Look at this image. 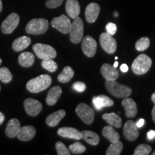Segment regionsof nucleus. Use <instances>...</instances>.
<instances>
[{
    "label": "nucleus",
    "mask_w": 155,
    "mask_h": 155,
    "mask_svg": "<svg viewBox=\"0 0 155 155\" xmlns=\"http://www.w3.org/2000/svg\"><path fill=\"white\" fill-rule=\"evenodd\" d=\"M52 83V78L49 75H40L31 79L26 85L27 89L33 94L40 93L47 89Z\"/></svg>",
    "instance_id": "nucleus-1"
},
{
    "label": "nucleus",
    "mask_w": 155,
    "mask_h": 155,
    "mask_svg": "<svg viewBox=\"0 0 155 155\" xmlns=\"http://www.w3.org/2000/svg\"><path fill=\"white\" fill-rule=\"evenodd\" d=\"M105 86L108 91L117 98H127L132 92L130 87L120 84L116 81H106Z\"/></svg>",
    "instance_id": "nucleus-2"
},
{
    "label": "nucleus",
    "mask_w": 155,
    "mask_h": 155,
    "mask_svg": "<svg viewBox=\"0 0 155 155\" xmlns=\"http://www.w3.org/2000/svg\"><path fill=\"white\" fill-rule=\"evenodd\" d=\"M152 63V59L148 55L141 54L134 61L131 70L137 75L145 74L150 69Z\"/></svg>",
    "instance_id": "nucleus-3"
},
{
    "label": "nucleus",
    "mask_w": 155,
    "mask_h": 155,
    "mask_svg": "<svg viewBox=\"0 0 155 155\" xmlns=\"http://www.w3.org/2000/svg\"><path fill=\"white\" fill-rule=\"evenodd\" d=\"M49 23L47 19L43 18L32 19L26 25V32L31 35H42L47 32Z\"/></svg>",
    "instance_id": "nucleus-4"
},
{
    "label": "nucleus",
    "mask_w": 155,
    "mask_h": 155,
    "mask_svg": "<svg viewBox=\"0 0 155 155\" xmlns=\"http://www.w3.org/2000/svg\"><path fill=\"white\" fill-rule=\"evenodd\" d=\"M32 50L35 55L41 60L54 59L57 55L56 50L48 45L37 43L34 45Z\"/></svg>",
    "instance_id": "nucleus-5"
},
{
    "label": "nucleus",
    "mask_w": 155,
    "mask_h": 155,
    "mask_svg": "<svg viewBox=\"0 0 155 155\" xmlns=\"http://www.w3.org/2000/svg\"><path fill=\"white\" fill-rule=\"evenodd\" d=\"M83 31L84 28L82 19L77 17L74 19V21L71 25V28L69 32L71 41L75 44L81 42L83 38Z\"/></svg>",
    "instance_id": "nucleus-6"
},
{
    "label": "nucleus",
    "mask_w": 155,
    "mask_h": 155,
    "mask_svg": "<svg viewBox=\"0 0 155 155\" xmlns=\"http://www.w3.org/2000/svg\"><path fill=\"white\" fill-rule=\"evenodd\" d=\"M76 114L79 118L86 124L90 125L94 122V111L90 106L86 104H80L78 105L75 109Z\"/></svg>",
    "instance_id": "nucleus-7"
},
{
    "label": "nucleus",
    "mask_w": 155,
    "mask_h": 155,
    "mask_svg": "<svg viewBox=\"0 0 155 155\" xmlns=\"http://www.w3.org/2000/svg\"><path fill=\"white\" fill-rule=\"evenodd\" d=\"M71 25L72 23L71 22L70 19L65 15L55 17L51 21L52 27L63 34L69 33L71 28Z\"/></svg>",
    "instance_id": "nucleus-8"
},
{
    "label": "nucleus",
    "mask_w": 155,
    "mask_h": 155,
    "mask_svg": "<svg viewBox=\"0 0 155 155\" xmlns=\"http://www.w3.org/2000/svg\"><path fill=\"white\" fill-rule=\"evenodd\" d=\"M100 44L103 50L108 54H113L117 48V43L112 35L107 32H104L100 35Z\"/></svg>",
    "instance_id": "nucleus-9"
},
{
    "label": "nucleus",
    "mask_w": 155,
    "mask_h": 155,
    "mask_svg": "<svg viewBox=\"0 0 155 155\" xmlns=\"http://www.w3.org/2000/svg\"><path fill=\"white\" fill-rule=\"evenodd\" d=\"M19 22V16L17 13H11L2 23L1 30L4 34H11Z\"/></svg>",
    "instance_id": "nucleus-10"
},
{
    "label": "nucleus",
    "mask_w": 155,
    "mask_h": 155,
    "mask_svg": "<svg viewBox=\"0 0 155 155\" xmlns=\"http://www.w3.org/2000/svg\"><path fill=\"white\" fill-rule=\"evenodd\" d=\"M81 48H82L83 53L87 57L92 58L96 53L97 42L92 37L88 35L83 40Z\"/></svg>",
    "instance_id": "nucleus-11"
},
{
    "label": "nucleus",
    "mask_w": 155,
    "mask_h": 155,
    "mask_svg": "<svg viewBox=\"0 0 155 155\" xmlns=\"http://www.w3.org/2000/svg\"><path fill=\"white\" fill-rule=\"evenodd\" d=\"M24 106L26 113L31 116H36L42 109V105L38 100L27 98L24 101Z\"/></svg>",
    "instance_id": "nucleus-12"
},
{
    "label": "nucleus",
    "mask_w": 155,
    "mask_h": 155,
    "mask_svg": "<svg viewBox=\"0 0 155 155\" xmlns=\"http://www.w3.org/2000/svg\"><path fill=\"white\" fill-rule=\"evenodd\" d=\"M139 128L134 121L129 120L126 122L124 127V134L129 141H134L139 137Z\"/></svg>",
    "instance_id": "nucleus-13"
},
{
    "label": "nucleus",
    "mask_w": 155,
    "mask_h": 155,
    "mask_svg": "<svg viewBox=\"0 0 155 155\" xmlns=\"http://www.w3.org/2000/svg\"><path fill=\"white\" fill-rule=\"evenodd\" d=\"M101 73L106 81H116L119 76L116 68L108 63H104L101 68Z\"/></svg>",
    "instance_id": "nucleus-14"
},
{
    "label": "nucleus",
    "mask_w": 155,
    "mask_h": 155,
    "mask_svg": "<svg viewBox=\"0 0 155 155\" xmlns=\"http://www.w3.org/2000/svg\"><path fill=\"white\" fill-rule=\"evenodd\" d=\"M100 12V7L97 3H90L87 6L85 11L86 21L89 23H94L98 18Z\"/></svg>",
    "instance_id": "nucleus-15"
},
{
    "label": "nucleus",
    "mask_w": 155,
    "mask_h": 155,
    "mask_svg": "<svg viewBox=\"0 0 155 155\" xmlns=\"http://www.w3.org/2000/svg\"><path fill=\"white\" fill-rule=\"evenodd\" d=\"M92 102L96 109L98 110V111L101 110L103 108L112 106L114 104L113 100L111 99L109 97L105 96V95H99V96L94 97Z\"/></svg>",
    "instance_id": "nucleus-16"
},
{
    "label": "nucleus",
    "mask_w": 155,
    "mask_h": 155,
    "mask_svg": "<svg viewBox=\"0 0 155 155\" xmlns=\"http://www.w3.org/2000/svg\"><path fill=\"white\" fill-rule=\"evenodd\" d=\"M36 134L35 128L32 126H25L21 127L17 137L20 141H28L32 139Z\"/></svg>",
    "instance_id": "nucleus-17"
},
{
    "label": "nucleus",
    "mask_w": 155,
    "mask_h": 155,
    "mask_svg": "<svg viewBox=\"0 0 155 155\" xmlns=\"http://www.w3.org/2000/svg\"><path fill=\"white\" fill-rule=\"evenodd\" d=\"M58 135L65 138L73 139L79 140L82 139L81 132H80L78 129L72 127H61L58 130Z\"/></svg>",
    "instance_id": "nucleus-18"
},
{
    "label": "nucleus",
    "mask_w": 155,
    "mask_h": 155,
    "mask_svg": "<svg viewBox=\"0 0 155 155\" xmlns=\"http://www.w3.org/2000/svg\"><path fill=\"white\" fill-rule=\"evenodd\" d=\"M121 105L125 109V115L128 118H133L137 114V104L131 98H126L122 101Z\"/></svg>",
    "instance_id": "nucleus-19"
},
{
    "label": "nucleus",
    "mask_w": 155,
    "mask_h": 155,
    "mask_svg": "<svg viewBox=\"0 0 155 155\" xmlns=\"http://www.w3.org/2000/svg\"><path fill=\"white\" fill-rule=\"evenodd\" d=\"M65 10L71 18L75 19L78 17L81 12V7L78 0H67Z\"/></svg>",
    "instance_id": "nucleus-20"
},
{
    "label": "nucleus",
    "mask_w": 155,
    "mask_h": 155,
    "mask_svg": "<svg viewBox=\"0 0 155 155\" xmlns=\"http://www.w3.org/2000/svg\"><path fill=\"white\" fill-rule=\"evenodd\" d=\"M21 128L20 122L17 119L9 120L5 129V134L9 138H15L17 137L19 129Z\"/></svg>",
    "instance_id": "nucleus-21"
},
{
    "label": "nucleus",
    "mask_w": 155,
    "mask_h": 155,
    "mask_svg": "<svg viewBox=\"0 0 155 155\" xmlns=\"http://www.w3.org/2000/svg\"><path fill=\"white\" fill-rule=\"evenodd\" d=\"M62 94V88L60 86H55L52 88L48 93L46 97V103L48 106H54Z\"/></svg>",
    "instance_id": "nucleus-22"
},
{
    "label": "nucleus",
    "mask_w": 155,
    "mask_h": 155,
    "mask_svg": "<svg viewBox=\"0 0 155 155\" xmlns=\"http://www.w3.org/2000/svg\"><path fill=\"white\" fill-rule=\"evenodd\" d=\"M65 114H66V112L65 110H59V111L54 112L46 118V124L50 127H55L65 117Z\"/></svg>",
    "instance_id": "nucleus-23"
},
{
    "label": "nucleus",
    "mask_w": 155,
    "mask_h": 155,
    "mask_svg": "<svg viewBox=\"0 0 155 155\" xmlns=\"http://www.w3.org/2000/svg\"><path fill=\"white\" fill-rule=\"evenodd\" d=\"M31 43V39L28 36H22L17 38L13 42L12 48L15 51L19 52L26 49Z\"/></svg>",
    "instance_id": "nucleus-24"
},
{
    "label": "nucleus",
    "mask_w": 155,
    "mask_h": 155,
    "mask_svg": "<svg viewBox=\"0 0 155 155\" xmlns=\"http://www.w3.org/2000/svg\"><path fill=\"white\" fill-rule=\"evenodd\" d=\"M18 62L21 66L30 68L35 63V55L30 52H24L19 55Z\"/></svg>",
    "instance_id": "nucleus-25"
},
{
    "label": "nucleus",
    "mask_w": 155,
    "mask_h": 155,
    "mask_svg": "<svg viewBox=\"0 0 155 155\" xmlns=\"http://www.w3.org/2000/svg\"><path fill=\"white\" fill-rule=\"evenodd\" d=\"M102 134L111 143L116 142L120 139L119 134L111 126H106L103 129Z\"/></svg>",
    "instance_id": "nucleus-26"
},
{
    "label": "nucleus",
    "mask_w": 155,
    "mask_h": 155,
    "mask_svg": "<svg viewBox=\"0 0 155 155\" xmlns=\"http://www.w3.org/2000/svg\"><path fill=\"white\" fill-rule=\"evenodd\" d=\"M102 118L110 126H113V127L117 128V129H119L121 127L122 121L121 117L115 113L105 114L103 115Z\"/></svg>",
    "instance_id": "nucleus-27"
},
{
    "label": "nucleus",
    "mask_w": 155,
    "mask_h": 155,
    "mask_svg": "<svg viewBox=\"0 0 155 155\" xmlns=\"http://www.w3.org/2000/svg\"><path fill=\"white\" fill-rule=\"evenodd\" d=\"M82 135V139H84L87 143L89 144L93 145V146H96L98 144L100 141L99 136L96 133L91 131H83L81 132Z\"/></svg>",
    "instance_id": "nucleus-28"
},
{
    "label": "nucleus",
    "mask_w": 155,
    "mask_h": 155,
    "mask_svg": "<svg viewBox=\"0 0 155 155\" xmlns=\"http://www.w3.org/2000/svg\"><path fill=\"white\" fill-rule=\"evenodd\" d=\"M73 75H74V71L72 68L66 66L64 68L62 72L58 75V80L62 83H68L73 78Z\"/></svg>",
    "instance_id": "nucleus-29"
},
{
    "label": "nucleus",
    "mask_w": 155,
    "mask_h": 155,
    "mask_svg": "<svg viewBox=\"0 0 155 155\" xmlns=\"http://www.w3.org/2000/svg\"><path fill=\"white\" fill-rule=\"evenodd\" d=\"M123 150V144L119 140L116 142L111 143V145L108 147L106 150V155H119Z\"/></svg>",
    "instance_id": "nucleus-30"
},
{
    "label": "nucleus",
    "mask_w": 155,
    "mask_h": 155,
    "mask_svg": "<svg viewBox=\"0 0 155 155\" xmlns=\"http://www.w3.org/2000/svg\"><path fill=\"white\" fill-rule=\"evenodd\" d=\"M41 65L43 68L47 70L50 73L55 72L58 69V64L53 61V59L42 60Z\"/></svg>",
    "instance_id": "nucleus-31"
},
{
    "label": "nucleus",
    "mask_w": 155,
    "mask_h": 155,
    "mask_svg": "<svg viewBox=\"0 0 155 155\" xmlns=\"http://www.w3.org/2000/svg\"><path fill=\"white\" fill-rule=\"evenodd\" d=\"M12 80V75L10 71L6 67L0 68V81L5 83H9Z\"/></svg>",
    "instance_id": "nucleus-32"
},
{
    "label": "nucleus",
    "mask_w": 155,
    "mask_h": 155,
    "mask_svg": "<svg viewBox=\"0 0 155 155\" xmlns=\"http://www.w3.org/2000/svg\"><path fill=\"white\" fill-rule=\"evenodd\" d=\"M150 39L147 38V37H144V38H141L137 40V42H136L135 48L138 51H144V50H147V48L150 47Z\"/></svg>",
    "instance_id": "nucleus-33"
},
{
    "label": "nucleus",
    "mask_w": 155,
    "mask_h": 155,
    "mask_svg": "<svg viewBox=\"0 0 155 155\" xmlns=\"http://www.w3.org/2000/svg\"><path fill=\"white\" fill-rule=\"evenodd\" d=\"M68 150L70 152L73 153V154H82V153L84 152H86V148L84 145L82 144L80 142H78V141H77V142H75L73 143V144L70 145Z\"/></svg>",
    "instance_id": "nucleus-34"
},
{
    "label": "nucleus",
    "mask_w": 155,
    "mask_h": 155,
    "mask_svg": "<svg viewBox=\"0 0 155 155\" xmlns=\"http://www.w3.org/2000/svg\"><path fill=\"white\" fill-rule=\"evenodd\" d=\"M152 147L148 144H140L135 149L134 154V155H147L150 154Z\"/></svg>",
    "instance_id": "nucleus-35"
},
{
    "label": "nucleus",
    "mask_w": 155,
    "mask_h": 155,
    "mask_svg": "<svg viewBox=\"0 0 155 155\" xmlns=\"http://www.w3.org/2000/svg\"><path fill=\"white\" fill-rule=\"evenodd\" d=\"M55 148L58 155H69L70 151L68 149L65 147V145L62 143L61 141H58L55 144Z\"/></svg>",
    "instance_id": "nucleus-36"
},
{
    "label": "nucleus",
    "mask_w": 155,
    "mask_h": 155,
    "mask_svg": "<svg viewBox=\"0 0 155 155\" xmlns=\"http://www.w3.org/2000/svg\"><path fill=\"white\" fill-rule=\"evenodd\" d=\"M63 0H47L45 2V6L48 8L55 9L62 5Z\"/></svg>",
    "instance_id": "nucleus-37"
},
{
    "label": "nucleus",
    "mask_w": 155,
    "mask_h": 155,
    "mask_svg": "<svg viewBox=\"0 0 155 155\" xmlns=\"http://www.w3.org/2000/svg\"><path fill=\"white\" fill-rule=\"evenodd\" d=\"M106 32L111 35H114L117 31V26L113 22H108L106 26Z\"/></svg>",
    "instance_id": "nucleus-38"
},
{
    "label": "nucleus",
    "mask_w": 155,
    "mask_h": 155,
    "mask_svg": "<svg viewBox=\"0 0 155 155\" xmlns=\"http://www.w3.org/2000/svg\"><path fill=\"white\" fill-rule=\"evenodd\" d=\"M73 88L74 89L75 91H76L77 92L82 93L86 90V84L83 82H75L73 83Z\"/></svg>",
    "instance_id": "nucleus-39"
},
{
    "label": "nucleus",
    "mask_w": 155,
    "mask_h": 155,
    "mask_svg": "<svg viewBox=\"0 0 155 155\" xmlns=\"http://www.w3.org/2000/svg\"><path fill=\"white\" fill-rule=\"evenodd\" d=\"M155 138V131L154 130H151L147 133V139L149 140H152Z\"/></svg>",
    "instance_id": "nucleus-40"
},
{
    "label": "nucleus",
    "mask_w": 155,
    "mask_h": 155,
    "mask_svg": "<svg viewBox=\"0 0 155 155\" xmlns=\"http://www.w3.org/2000/svg\"><path fill=\"white\" fill-rule=\"evenodd\" d=\"M120 70L122 71L123 73H127L128 71H129V67H128V65L127 64L124 63L122 64L121 65V67H120Z\"/></svg>",
    "instance_id": "nucleus-41"
},
{
    "label": "nucleus",
    "mask_w": 155,
    "mask_h": 155,
    "mask_svg": "<svg viewBox=\"0 0 155 155\" xmlns=\"http://www.w3.org/2000/svg\"><path fill=\"white\" fill-rule=\"evenodd\" d=\"M144 123H145L144 119H140L137 122V123H136V124H137V127H138V128H141V127H142L143 126H144Z\"/></svg>",
    "instance_id": "nucleus-42"
},
{
    "label": "nucleus",
    "mask_w": 155,
    "mask_h": 155,
    "mask_svg": "<svg viewBox=\"0 0 155 155\" xmlns=\"http://www.w3.org/2000/svg\"><path fill=\"white\" fill-rule=\"evenodd\" d=\"M5 115H4L2 112H0V125L2 124L3 122L5 121Z\"/></svg>",
    "instance_id": "nucleus-43"
},
{
    "label": "nucleus",
    "mask_w": 155,
    "mask_h": 155,
    "mask_svg": "<svg viewBox=\"0 0 155 155\" xmlns=\"http://www.w3.org/2000/svg\"><path fill=\"white\" fill-rule=\"evenodd\" d=\"M152 119H153V121H154V122L155 123V106H154V108H153V109H152Z\"/></svg>",
    "instance_id": "nucleus-44"
},
{
    "label": "nucleus",
    "mask_w": 155,
    "mask_h": 155,
    "mask_svg": "<svg viewBox=\"0 0 155 155\" xmlns=\"http://www.w3.org/2000/svg\"><path fill=\"white\" fill-rule=\"evenodd\" d=\"M152 101H153V103H154L155 104V93H154V94L152 95Z\"/></svg>",
    "instance_id": "nucleus-45"
},
{
    "label": "nucleus",
    "mask_w": 155,
    "mask_h": 155,
    "mask_svg": "<svg viewBox=\"0 0 155 155\" xmlns=\"http://www.w3.org/2000/svg\"><path fill=\"white\" fill-rule=\"evenodd\" d=\"M2 11V0H0V12Z\"/></svg>",
    "instance_id": "nucleus-46"
},
{
    "label": "nucleus",
    "mask_w": 155,
    "mask_h": 155,
    "mask_svg": "<svg viewBox=\"0 0 155 155\" xmlns=\"http://www.w3.org/2000/svg\"><path fill=\"white\" fill-rule=\"evenodd\" d=\"M118 65H119V63H118L117 61H116L115 63H114L113 66H114V68H117V67H118Z\"/></svg>",
    "instance_id": "nucleus-47"
},
{
    "label": "nucleus",
    "mask_w": 155,
    "mask_h": 155,
    "mask_svg": "<svg viewBox=\"0 0 155 155\" xmlns=\"http://www.w3.org/2000/svg\"><path fill=\"white\" fill-rule=\"evenodd\" d=\"M2 59H1V58H0V65H1V64H2Z\"/></svg>",
    "instance_id": "nucleus-48"
},
{
    "label": "nucleus",
    "mask_w": 155,
    "mask_h": 155,
    "mask_svg": "<svg viewBox=\"0 0 155 155\" xmlns=\"http://www.w3.org/2000/svg\"><path fill=\"white\" fill-rule=\"evenodd\" d=\"M152 155H155V151L154 152H152Z\"/></svg>",
    "instance_id": "nucleus-49"
},
{
    "label": "nucleus",
    "mask_w": 155,
    "mask_h": 155,
    "mask_svg": "<svg viewBox=\"0 0 155 155\" xmlns=\"http://www.w3.org/2000/svg\"><path fill=\"white\" fill-rule=\"evenodd\" d=\"M118 59V57H116H116H115V60H117Z\"/></svg>",
    "instance_id": "nucleus-50"
},
{
    "label": "nucleus",
    "mask_w": 155,
    "mask_h": 155,
    "mask_svg": "<svg viewBox=\"0 0 155 155\" xmlns=\"http://www.w3.org/2000/svg\"><path fill=\"white\" fill-rule=\"evenodd\" d=\"M0 91H1V86H0Z\"/></svg>",
    "instance_id": "nucleus-51"
}]
</instances>
